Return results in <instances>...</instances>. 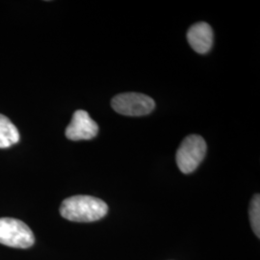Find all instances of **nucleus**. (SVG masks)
<instances>
[{"label":"nucleus","mask_w":260,"mask_h":260,"mask_svg":"<svg viewBox=\"0 0 260 260\" xmlns=\"http://www.w3.org/2000/svg\"><path fill=\"white\" fill-rule=\"evenodd\" d=\"M108 212V205L92 196H73L62 203L60 214L72 222L91 223L101 219Z\"/></svg>","instance_id":"obj_1"},{"label":"nucleus","mask_w":260,"mask_h":260,"mask_svg":"<svg viewBox=\"0 0 260 260\" xmlns=\"http://www.w3.org/2000/svg\"><path fill=\"white\" fill-rule=\"evenodd\" d=\"M207 146L205 139L197 134L187 136L177 151V164L183 174H191L203 162Z\"/></svg>","instance_id":"obj_2"},{"label":"nucleus","mask_w":260,"mask_h":260,"mask_svg":"<svg viewBox=\"0 0 260 260\" xmlns=\"http://www.w3.org/2000/svg\"><path fill=\"white\" fill-rule=\"evenodd\" d=\"M34 243V233L26 223L14 218H0V244L17 249H27Z\"/></svg>","instance_id":"obj_3"},{"label":"nucleus","mask_w":260,"mask_h":260,"mask_svg":"<svg viewBox=\"0 0 260 260\" xmlns=\"http://www.w3.org/2000/svg\"><path fill=\"white\" fill-rule=\"evenodd\" d=\"M112 108L124 116L139 117L153 111L154 101L144 93H124L117 94L111 102Z\"/></svg>","instance_id":"obj_4"},{"label":"nucleus","mask_w":260,"mask_h":260,"mask_svg":"<svg viewBox=\"0 0 260 260\" xmlns=\"http://www.w3.org/2000/svg\"><path fill=\"white\" fill-rule=\"evenodd\" d=\"M98 132L99 125L90 117L88 112L77 110L66 129V137L72 141L91 140L98 135Z\"/></svg>","instance_id":"obj_5"},{"label":"nucleus","mask_w":260,"mask_h":260,"mask_svg":"<svg viewBox=\"0 0 260 260\" xmlns=\"http://www.w3.org/2000/svg\"><path fill=\"white\" fill-rule=\"evenodd\" d=\"M187 40L196 52L207 53L213 44L212 28L206 22H198L188 30Z\"/></svg>","instance_id":"obj_6"},{"label":"nucleus","mask_w":260,"mask_h":260,"mask_svg":"<svg viewBox=\"0 0 260 260\" xmlns=\"http://www.w3.org/2000/svg\"><path fill=\"white\" fill-rule=\"evenodd\" d=\"M19 141L17 126L6 116L0 114V149H7Z\"/></svg>","instance_id":"obj_7"},{"label":"nucleus","mask_w":260,"mask_h":260,"mask_svg":"<svg viewBox=\"0 0 260 260\" xmlns=\"http://www.w3.org/2000/svg\"><path fill=\"white\" fill-rule=\"evenodd\" d=\"M250 220L254 234L260 237V197L258 194L253 196L250 205Z\"/></svg>","instance_id":"obj_8"}]
</instances>
